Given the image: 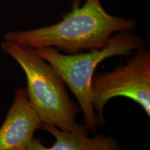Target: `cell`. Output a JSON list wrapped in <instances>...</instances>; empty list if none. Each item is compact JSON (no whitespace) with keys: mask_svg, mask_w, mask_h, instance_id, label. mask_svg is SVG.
<instances>
[{"mask_svg":"<svg viewBox=\"0 0 150 150\" xmlns=\"http://www.w3.org/2000/svg\"><path fill=\"white\" fill-rule=\"evenodd\" d=\"M138 24L133 19H125L106 12L100 0H74L72 11L63 15L58 23L26 31L6 33L4 40L38 49L53 47L67 54L92 49H101L117 32H134Z\"/></svg>","mask_w":150,"mask_h":150,"instance_id":"1","label":"cell"},{"mask_svg":"<svg viewBox=\"0 0 150 150\" xmlns=\"http://www.w3.org/2000/svg\"><path fill=\"white\" fill-rule=\"evenodd\" d=\"M0 47L23 70L27 97L42 122L67 132L88 135L86 127L76 121L80 108L69 96L64 81L35 49L6 40Z\"/></svg>","mask_w":150,"mask_h":150,"instance_id":"2","label":"cell"},{"mask_svg":"<svg viewBox=\"0 0 150 150\" xmlns=\"http://www.w3.org/2000/svg\"><path fill=\"white\" fill-rule=\"evenodd\" d=\"M145 47L139 35L130 31L117 32L101 49H92L88 52L74 54H61L53 47L35 49V52L48 62L77 99L83 112V125L92 133L99 127L97 115L91 97V82L95 70L101 62L116 56H127L133 51Z\"/></svg>","mask_w":150,"mask_h":150,"instance_id":"3","label":"cell"},{"mask_svg":"<svg viewBox=\"0 0 150 150\" xmlns=\"http://www.w3.org/2000/svg\"><path fill=\"white\" fill-rule=\"evenodd\" d=\"M117 97L131 99L150 116V52L145 47L137 50L126 64L118 65L112 72L93 75L91 97L99 126L106 123V104Z\"/></svg>","mask_w":150,"mask_h":150,"instance_id":"4","label":"cell"},{"mask_svg":"<svg viewBox=\"0 0 150 150\" xmlns=\"http://www.w3.org/2000/svg\"><path fill=\"white\" fill-rule=\"evenodd\" d=\"M41 122L26 90L16 89L12 105L0 127V150H28Z\"/></svg>","mask_w":150,"mask_h":150,"instance_id":"5","label":"cell"},{"mask_svg":"<svg viewBox=\"0 0 150 150\" xmlns=\"http://www.w3.org/2000/svg\"><path fill=\"white\" fill-rule=\"evenodd\" d=\"M39 129L52 135L56 141L47 150H117L118 142L111 136L98 135L89 138L88 135L67 132L55 125L41 122Z\"/></svg>","mask_w":150,"mask_h":150,"instance_id":"6","label":"cell"}]
</instances>
